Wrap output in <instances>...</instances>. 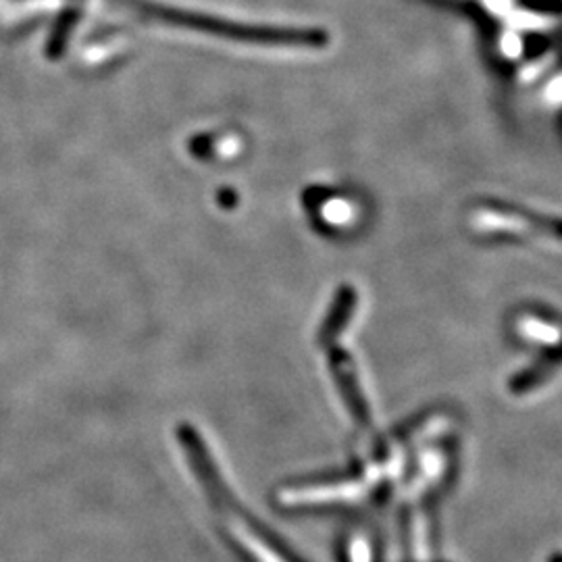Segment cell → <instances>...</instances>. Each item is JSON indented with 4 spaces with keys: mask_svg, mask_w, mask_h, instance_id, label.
Returning a JSON list of instances; mask_svg holds the SVG:
<instances>
[{
    "mask_svg": "<svg viewBox=\"0 0 562 562\" xmlns=\"http://www.w3.org/2000/svg\"><path fill=\"white\" fill-rule=\"evenodd\" d=\"M357 304V299L352 294V290H344L338 296V301L334 304V311H331V317L329 322L325 323L323 327V340H331L340 329H344V325L350 319L352 315V308Z\"/></svg>",
    "mask_w": 562,
    "mask_h": 562,
    "instance_id": "cell-4",
    "label": "cell"
},
{
    "mask_svg": "<svg viewBox=\"0 0 562 562\" xmlns=\"http://www.w3.org/2000/svg\"><path fill=\"white\" fill-rule=\"evenodd\" d=\"M130 9L138 11L148 20L162 21L180 27H190L202 34L222 36L227 41L269 44V46H302V48H323L329 44V32L319 27H273V25H250L236 21L217 20L199 13H188L180 9L159 7L142 0H123Z\"/></svg>",
    "mask_w": 562,
    "mask_h": 562,
    "instance_id": "cell-1",
    "label": "cell"
},
{
    "mask_svg": "<svg viewBox=\"0 0 562 562\" xmlns=\"http://www.w3.org/2000/svg\"><path fill=\"white\" fill-rule=\"evenodd\" d=\"M473 225L485 229V232H494V229H508V232H519V229H536L542 236H550L554 240H562V220H542V217H533L527 215L517 209H498V206H485L480 209L473 215Z\"/></svg>",
    "mask_w": 562,
    "mask_h": 562,
    "instance_id": "cell-2",
    "label": "cell"
},
{
    "mask_svg": "<svg viewBox=\"0 0 562 562\" xmlns=\"http://www.w3.org/2000/svg\"><path fill=\"white\" fill-rule=\"evenodd\" d=\"M331 367H334L336 380L344 390V396H346V402H348L355 419L362 423V425H367L369 423V411H367V404H364L361 390H359V378L355 373L352 361L344 352H336L331 357Z\"/></svg>",
    "mask_w": 562,
    "mask_h": 562,
    "instance_id": "cell-3",
    "label": "cell"
}]
</instances>
